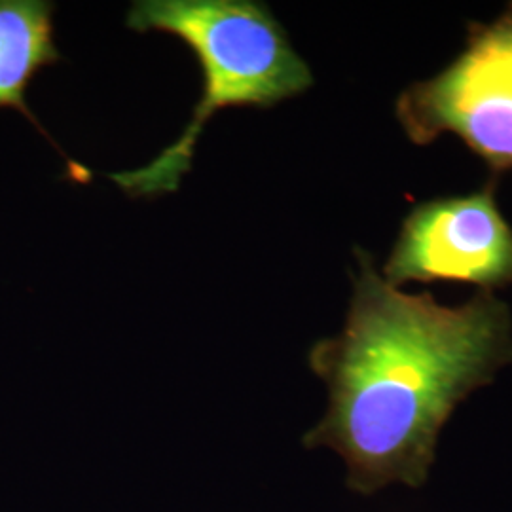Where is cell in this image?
Returning <instances> with one entry per match:
<instances>
[{
    "instance_id": "1",
    "label": "cell",
    "mask_w": 512,
    "mask_h": 512,
    "mask_svg": "<svg viewBox=\"0 0 512 512\" xmlns=\"http://www.w3.org/2000/svg\"><path fill=\"white\" fill-rule=\"evenodd\" d=\"M355 258L344 329L308 355L329 406L304 444L336 452L357 494L393 484L421 488L454 410L511 365L512 311L492 291L461 306L404 293L365 249Z\"/></svg>"
},
{
    "instance_id": "2",
    "label": "cell",
    "mask_w": 512,
    "mask_h": 512,
    "mask_svg": "<svg viewBox=\"0 0 512 512\" xmlns=\"http://www.w3.org/2000/svg\"><path fill=\"white\" fill-rule=\"evenodd\" d=\"M128 27L183 40L203 74L202 97L179 139L147 165L110 175L133 198L179 188L200 133L217 110L270 109L313 86L310 65L294 50L274 12L256 0H137L129 8Z\"/></svg>"
},
{
    "instance_id": "3",
    "label": "cell",
    "mask_w": 512,
    "mask_h": 512,
    "mask_svg": "<svg viewBox=\"0 0 512 512\" xmlns=\"http://www.w3.org/2000/svg\"><path fill=\"white\" fill-rule=\"evenodd\" d=\"M395 112L414 145L454 133L495 171L512 169V2L492 23H471L456 61L408 86Z\"/></svg>"
},
{
    "instance_id": "4",
    "label": "cell",
    "mask_w": 512,
    "mask_h": 512,
    "mask_svg": "<svg viewBox=\"0 0 512 512\" xmlns=\"http://www.w3.org/2000/svg\"><path fill=\"white\" fill-rule=\"evenodd\" d=\"M380 274L397 289L412 281L473 283L492 293L512 285V228L495 202V181L418 203Z\"/></svg>"
},
{
    "instance_id": "5",
    "label": "cell",
    "mask_w": 512,
    "mask_h": 512,
    "mask_svg": "<svg viewBox=\"0 0 512 512\" xmlns=\"http://www.w3.org/2000/svg\"><path fill=\"white\" fill-rule=\"evenodd\" d=\"M54 10L48 0H0V109L19 110L37 128L25 92L44 67L61 59Z\"/></svg>"
}]
</instances>
